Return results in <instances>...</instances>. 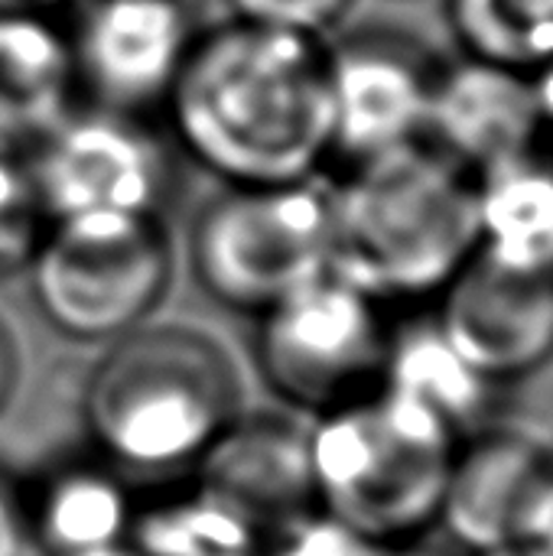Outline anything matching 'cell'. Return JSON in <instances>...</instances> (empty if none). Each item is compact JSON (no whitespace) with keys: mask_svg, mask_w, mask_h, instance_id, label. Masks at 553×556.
<instances>
[{"mask_svg":"<svg viewBox=\"0 0 553 556\" xmlns=\"http://www.w3.org/2000/svg\"><path fill=\"white\" fill-rule=\"evenodd\" d=\"M176 147L225 186L316 179L332 160L326 39L228 16L163 101Z\"/></svg>","mask_w":553,"mask_h":556,"instance_id":"1","label":"cell"},{"mask_svg":"<svg viewBox=\"0 0 553 556\" xmlns=\"http://www.w3.org/2000/svg\"><path fill=\"white\" fill-rule=\"evenodd\" d=\"M241 410L231 352L186 323H143L108 342L81 394L95 456L150 482L192 476Z\"/></svg>","mask_w":553,"mask_h":556,"instance_id":"2","label":"cell"},{"mask_svg":"<svg viewBox=\"0 0 553 556\" xmlns=\"http://www.w3.org/2000/svg\"><path fill=\"white\" fill-rule=\"evenodd\" d=\"M329 186L336 270L381 303L437 300L476 254V179L427 140Z\"/></svg>","mask_w":553,"mask_h":556,"instance_id":"3","label":"cell"},{"mask_svg":"<svg viewBox=\"0 0 553 556\" xmlns=\"http://www.w3.org/2000/svg\"><path fill=\"white\" fill-rule=\"evenodd\" d=\"M316 508L381 547L437 528L456 437L407 401L372 388L306 427Z\"/></svg>","mask_w":553,"mask_h":556,"instance_id":"4","label":"cell"},{"mask_svg":"<svg viewBox=\"0 0 553 556\" xmlns=\"http://www.w3.org/2000/svg\"><path fill=\"white\" fill-rule=\"evenodd\" d=\"M199 287L228 309L264 313L336 270L332 186L316 179L225 186L189 231Z\"/></svg>","mask_w":553,"mask_h":556,"instance_id":"5","label":"cell"},{"mask_svg":"<svg viewBox=\"0 0 553 556\" xmlns=\"http://www.w3.org/2000/svg\"><path fill=\"white\" fill-rule=\"evenodd\" d=\"M46 323L78 342H114L150 323L173 283L163 215L49 222L26 267Z\"/></svg>","mask_w":553,"mask_h":556,"instance_id":"6","label":"cell"},{"mask_svg":"<svg viewBox=\"0 0 553 556\" xmlns=\"http://www.w3.org/2000/svg\"><path fill=\"white\" fill-rule=\"evenodd\" d=\"M388 332L385 303L329 270L257 313L254 365L287 407L316 417L378 384Z\"/></svg>","mask_w":553,"mask_h":556,"instance_id":"7","label":"cell"},{"mask_svg":"<svg viewBox=\"0 0 553 556\" xmlns=\"http://www.w3.org/2000/svg\"><path fill=\"white\" fill-rule=\"evenodd\" d=\"M29 173L46 222L81 215H163L173 163L140 114L68 111L29 147Z\"/></svg>","mask_w":553,"mask_h":556,"instance_id":"8","label":"cell"},{"mask_svg":"<svg viewBox=\"0 0 553 556\" xmlns=\"http://www.w3.org/2000/svg\"><path fill=\"white\" fill-rule=\"evenodd\" d=\"M440 68L430 46L391 26L326 39L332 160L352 166L424 143Z\"/></svg>","mask_w":553,"mask_h":556,"instance_id":"9","label":"cell"},{"mask_svg":"<svg viewBox=\"0 0 553 556\" xmlns=\"http://www.w3.org/2000/svg\"><path fill=\"white\" fill-rule=\"evenodd\" d=\"M196 33L186 0H88L68 29L78 91L143 117L166 101Z\"/></svg>","mask_w":553,"mask_h":556,"instance_id":"10","label":"cell"},{"mask_svg":"<svg viewBox=\"0 0 553 556\" xmlns=\"http://www.w3.org/2000/svg\"><path fill=\"white\" fill-rule=\"evenodd\" d=\"M433 316L463 358L502 391L553 362V277L473 254L433 300Z\"/></svg>","mask_w":553,"mask_h":556,"instance_id":"11","label":"cell"},{"mask_svg":"<svg viewBox=\"0 0 553 556\" xmlns=\"http://www.w3.org/2000/svg\"><path fill=\"white\" fill-rule=\"evenodd\" d=\"M551 463L553 450L538 437L495 420L479 427L453 450L437 528L469 556L525 547Z\"/></svg>","mask_w":553,"mask_h":556,"instance_id":"12","label":"cell"},{"mask_svg":"<svg viewBox=\"0 0 553 556\" xmlns=\"http://www.w3.org/2000/svg\"><path fill=\"white\" fill-rule=\"evenodd\" d=\"M427 143L473 176L551 147L531 75L466 55L443 62L430 104Z\"/></svg>","mask_w":553,"mask_h":556,"instance_id":"13","label":"cell"},{"mask_svg":"<svg viewBox=\"0 0 553 556\" xmlns=\"http://www.w3.org/2000/svg\"><path fill=\"white\" fill-rule=\"evenodd\" d=\"M192 479L238 508L264 538L316 511L306 427L284 414L241 410Z\"/></svg>","mask_w":553,"mask_h":556,"instance_id":"14","label":"cell"},{"mask_svg":"<svg viewBox=\"0 0 553 556\" xmlns=\"http://www.w3.org/2000/svg\"><path fill=\"white\" fill-rule=\"evenodd\" d=\"M375 388L424 410L456 440L492 424L502 394L447 339L433 309L391 326Z\"/></svg>","mask_w":553,"mask_h":556,"instance_id":"15","label":"cell"},{"mask_svg":"<svg viewBox=\"0 0 553 556\" xmlns=\"http://www.w3.org/2000/svg\"><path fill=\"white\" fill-rule=\"evenodd\" d=\"M29 544L46 556H75L130 541L137 502L127 479L98 456L52 466L23 492Z\"/></svg>","mask_w":553,"mask_h":556,"instance_id":"16","label":"cell"},{"mask_svg":"<svg viewBox=\"0 0 553 556\" xmlns=\"http://www.w3.org/2000/svg\"><path fill=\"white\" fill-rule=\"evenodd\" d=\"M78 78L68 29L46 13H0V140L33 147L68 111Z\"/></svg>","mask_w":553,"mask_h":556,"instance_id":"17","label":"cell"},{"mask_svg":"<svg viewBox=\"0 0 553 556\" xmlns=\"http://www.w3.org/2000/svg\"><path fill=\"white\" fill-rule=\"evenodd\" d=\"M476 179V254L553 277V150H531Z\"/></svg>","mask_w":553,"mask_h":556,"instance_id":"18","label":"cell"},{"mask_svg":"<svg viewBox=\"0 0 553 556\" xmlns=\"http://www.w3.org/2000/svg\"><path fill=\"white\" fill-rule=\"evenodd\" d=\"M127 544L140 556H264L267 538L192 479L186 489L137 505Z\"/></svg>","mask_w":553,"mask_h":556,"instance_id":"19","label":"cell"},{"mask_svg":"<svg viewBox=\"0 0 553 556\" xmlns=\"http://www.w3.org/2000/svg\"><path fill=\"white\" fill-rule=\"evenodd\" d=\"M460 55L538 75L553 65V0H443Z\"/></svg>","mask_w":553,"mask_h":556,"instance_id":"20","label":"cell"},{"mask_svg":"<svg viewBox=\"0 0 553 556\" xmlns=\"http://www.w3.org/2000/svg\"><path fill=\"white\" fill-rule=\"evenodd\" d=\"M46 225L29 173V150L0 140V280L26 274Z\"/></svg>","mask_w":553,"mask_h":556,"instance_id":"21","label":"cell"},{"mask_svg":"<svg viewBox=\"0 0 553 556\" xmlns=\"http://www.w3.org/2000/svg\"><path fill=\"white\" fill-rule=\"evenodd\" d=\"M385 547L326 515L323 508L274 531L264 544V556H381Z\"/></svg>","mask_w":553,"mask_h":556,"instance_id":"22","label":"cell"},{"mask_svg":"<svg viewBox=\"0 0 553 556\" xmlns=\"http://www.w3.org/2000/svg\"><path fill=\"white\" fill-rule=\"evenodd\" d=\"M225 7L228 16L244 23L329 39L332 26L345 16L352 0H225Z\"/></svg>","mask_w":553,"mask_h":556,"instance_id":"23","label":"cell"},{"mask_svg":"<svg viewBox=\"0 0 553 556\" xmlns=\"http://www.w3.org/2000/svg\"><path fill=\"white\" fill-rule=\"evenodd\" d=\"M29 547L23 489L0 469V556H26Z\"/></svg>","mask_w":553,"mask_h":556,"instance_id":"24","label":"cell"},{"mask_svg":"<svg viewBox=\"0 0 553 556\" xmlns=\"http://www.w3.org/2000/svg\"><path fill=\"white\" fill-rule=\"evenodd\" d=\"M16 381H20V345H16V336L10 332L7 319L0 316V410L10 404Z\"/></svg>","mask_w":553,"mask_h":556,"instance_id":"25","label":"cell"},{"mask_svg":"<svg viewBox=\"0 0 553 556\" xmlns=\"http://www.w3.org/2000/svg\"><path fill=\"white\" fill-rule=\"evenodd\" d=\"M528 544L535 551H541L544 556H553V463L551 476H548V489H544V498H541V508H538L535 531H531V541Z\"/></svg>","mask_w":553,"mask_h":556,"instance_id":"26","label":"cell"},{"mask_svg":"<svg viewBox=\"0 0 553 556\" xmlns=\"http://www.w3.org/2000/svg\"><path fill=\"white\" fill-rule=\"evenodd\" d=\"M72 0H0V13H46L59 16Z\"/></svg>","mask_w":553,"mask_h":556,"instance_id":"27","label":"cell"},{"mask_svg":"<svg viewBox=\"0 0 553 556\" xmlns=\"http://www.w3.org/2000/svg\"><path fill=\"white\" fill-rule=\"evenodd\" d=\"M381 556H450V554H443V551H433V547H427L424 541H414V544L385 547V554Z\"/></svg>","mask_w":553,"mask_h":556,"instance_id":"28","label":"cell"},{"mask_svg":"<svg viewBox=\"0 0 553 556\" xmlns=\"http://www.w3.org/2000/svg\"><path fill=\"white\" fill-rule=\"evenodd\" d=\"M75 556H140L130 544H117V547H104V551H88V554H75Z\"/></svg>","mask_w":553,"mask_h":556,"instance_id":"29","label":"cell"},{"mask_svg":"<svg viewBox=\"0 0 553 556\" xmlns=\"http://www.w3.org/2000/svg\"><path fill=\"white\" fill-rule=\"evenodd\" d=\"M476 556H544L541 551H535L531 544L525 547H505V551H492V554H476Z\"/></svg>","mask_w":553,"mask_h":556,"instance_id":"30","label":"cell"}]
</instances>
